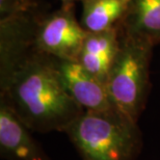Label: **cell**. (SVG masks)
I'll list each match as a JSON object with an SVG mask.
<instances>
[{"label":"cell","mask_w":160,"mask_h":160,"mask_svg":"<svg viewBox=\"0 0 160 160\" xmlns=\"http://www.w3.org/2000/svg\"><path fill=\"white\" fill-rule=\"evenodd\" d=\"M0 98L30 130H65L83 113L63 84L54 57L38 52L0 80Z\"/></svg>","instance_id":"6da1fadb"},{"label":"cell","mask_w":160,"mask_h":160,"mask_svg":"<svg viewBox=\"0 0 160 160\" xmlns=\"http://www.w3.org/2000/svg\"><path fill=\"white\" fill-rule=\"evenodd\" d=\"M63 133L82 160H136L142 147L138 123L118 109L84 110Z\"/></svg>","instance_id":"7a4b0ae2"},{"label":"cell","mask_w":160,"mask_h":160,"mask_svg":"<svg viewBox=\"0 0 160 160\" xmlns=\"http://www.w3.org/2000/svg\"><path fill=\"white\" fill-rule=\"evenodd\" d=\"M154 45L120 30L119 50L113 60L106 86L114 106L123 114L138 123L148 101Z\"/></svg>","instance_id":"3957f363"},{"label":"cell","mask_w":160,"mask_h":160,"mask_svg":"<svg viewBox=\"0 0 160 160\" xmlns=\"http://www.w3.org/2000/svg\"><path fill=\"white\" fill-rule=\"evenodd\" d=\"M41 17L37 4L0 17V80L40 52L37 48V29Z\"/></svg>","instance_id":"277c9868"},{"label":"cell","mask_w":160,"mask_h":160,"mask_svg":"<svg viewBox=\"0 0 160 160\" xmlns=\"http://www.w3.org/2000/svg\"><path fill=\"white\" fill-rule=\"evenodd\" d=\"M75 5L62 6L42 15L37 29V48L41 53L62 60H78L88 31L76 19Z\"/></svg>","instance_id":"5b68a950"},{"label":"cell","mask_w":160,"mask_h":160,"mask_svg":"<svg viewBox=\"0 0 160 160\" xmlns=\"http://www.w3.org/2000/svg\"><path fill=\"white\" fill-rule=\"evenodd\" d=\"M55 62L66 88L83 109L88 111L118 109L111 100L106 84L89 73L77 60L55 58Z\"/></svg>","instance_id":"8992f818"},{"label":"cell","mask_w":160,"mask_h":160,"mask_svg":"<svg viewBox=\"0 0 160 160\" xmlns=\"http://www.w3.org/2000/svg\"><path fill=\"white\" fill-rule=\"evenodd\" d=\"M0 153L5 160H50L3 98H0Z\"/></svg>","instance_id":"52a82bcc"},{"label":"cell","mask_w":160,"mask_h":160,"mask_svg":"<svg viewBox=\"0 0 160 160\" xmlns=\"http://www.w3.org/2000/svg\"><path fill=\"white\" fill-rule=\"evenodd\" d=\"M119 45L120 27L100 32H88L77 62L106 84Z\"/></svg>","instance_id":"ba28073f"},{"label":"cell","mask_w":160,"mask_h":160,"mask_svg":"<svg viewBox=\"0 0 160 160\" xmlns=\"http://www.w3.org/2000/svg\"><path fill=\"white\" fill-rule=\"evenodd\" d=\"M120 30L154 46L160 44V0H129Z\"/></svg>","instance_id":"9c48e42d"},{"label":"cell","mask_w":160,"mask_h":160,"mask_svg":"<svg viewBox=\"0 0 160 160\" xmlns=\"http://www.w3.org/2000/svg\"><path fill=\"white\" fill-rule=\"evenodd\" d=\"M82 27L88 32H100L120 27L129 0H81Z\"/></svg>","instance_id":"30bf717a"},{"label":"cell","mask_w":160,"mask_h":160,"mask_svg":"<svg viewBox=\"0 0 160 160\" xmlns=\"http://www.w3.org/2000/svg\"><path fill=\"white\" fill-rule=\"evenodd\" d=\"M59 1L62 2V6H70V5H75V2L79 1V0H59Z\"/></svg>","instance_id":"8fae6325"},{"label":"cell","mask_w":160,"mask_h":160,"mask_svg":"<svg viewBox=\"0 0 160 160\" xmlns=\"http://www.w3.org/2000/svg\"><path fill=\"white\" fill-rule=\"evenodd\" d=\"M19 2H22V3H32L34 2L33 0H17Z\"/></svg>","instance_id":"7c38bea8"}]
</instances>
